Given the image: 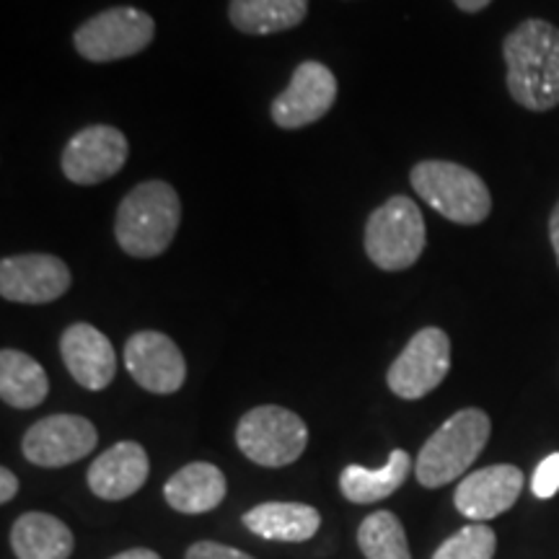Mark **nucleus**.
Instances as JSON below:
<instances>
[{"instance_id":"obj_16","label":"nucleus","mask_w":559,"mask_h":559,"mask_svg":"<svg viewBox=\"0 0 559 559\" xmlns=\"http://www.w3.org/2000/svg\"><path fill=\"white\" fill-rule=\"evenodd\" d=\"M151 474L148 453L135 440L115 443L88 466V487L102 500H124L145 485Z\"/></svg>"},{"instance_id":"obj_4","label":"nucleus","mask_w":559,"mask_h":559,"mask_svg":"<svg viewBox=\"0 0 559 559\" xmlns=\"http://www.w3.org/2000/svg\"><path fill=\"white\" fill-rule=\"evenodd\" d=\"M409 181L425 205L459 226H479L492 213V194L485 179L453 160H419Z\"/></svg>"},{"instance_id":"obj_13","label":"nucleus","mask_w":559,"mask_h":559,"mask_svg":"<svg viewBox=\"0 0 559 559\" xmlns=\"http://www.w3.org/2000/svg\"><path fill=\"white\" fill-rule=\"evenodd\" d=\"M124 366L138 386L151 394H174L187 381V362L177 342L156 330L132 334L124 345Z\"/></svg>"},{"instance_id":"obj_21","label":"nucleus","mask_w":559,"mask_h":559,"mask_svg":"<svg viewBox=\"0 0 559 559\" xmlns=\"http://www.w3.org/2000/svg\"><path fill=\"white\" fill-rule=\"evenodd\" d=\"M412 459L404 449L391 451V456L381 469H366V466L349 464L340 474V489L349 502L368 506V502H379L400 489L409 477Z\"/></svg>"},{"instance_id":"obj_9","label":"nucleus","mask_w":559,"mask_h":559,"mask_svg":"<svg viewBox=\"0 0 559 559\" xmlns=\"http://www.w3.org/2000/svg\"><path fill=\"white\" fill-rule=\"evenodd\" d=\"M337 75L324 62L306 60L293 70V79L283 94L272 99V122L283 130H300L330 115L337 102Z\"/></svg>"},{"instance_id":"obj_20","label":"nucleus","mask_w":559,"mask_h":559,"mask_svg":"<svg viewBox=\"0 0 559 559\" xmlns=\"http://www.w3.org/2000/svg\"><path fill=\"white\" fill-rule=\"evenodd\" d=\"M309 13V0H230L228 19L234 29L251 37H267L296 29Z\"/></svg>"},{"instance_id":"obj_15","label":"nucleus","mask_w":559,"mask_h":559,"mask_svg":"<svg viewBox=\"0 0 559 559\" xmlns=\"http://www.w3.org/2000/svg\"><path fill=\"white\" fill-rule=\"evenodd\" d=\"M60 355L75 383L88 391H104L115 381L117 355L109 337L94 324H70L60 337Z\"/></svg>"},{"instance_id":"obj_7","label":"nucleus","mask_w":559,"mask_h":559,"mask_svg":"<svg viewBox=\"0 0 559 559\" xmlns=\"http://www.w3.org/2000/svg\"><path fill=\"white\" fill-rule=\"evenodd\" d=\"M156 37V21L151 13L132 9V5H115L75 29L73 47L88 62H115L143 52Z\"/></svg>"},{"instance_id":"obj_23","label":"nucleus","mask_w":559,"mask_h":559,"mask_svg":"<svg viewBox=\"0 0 559 559\" xmlns=\"http://www.w3.org/2000/svg\"><path fill=\"white\" fill-rule=\"evenodd\" d=\"M358 544L368 559H412L404 526L389 510L370 513L360 523Z\"/></svg>"},{"instance_id":"obj_12","label":"nucleus","mask_w":559,"mask_h":559,"mask_svg":"<svg viewBox=\"0 0 559 559\" xmlns=\"http://www.w3.org/2000/svg\"><path fill=\"white\" fill-rule=\"evenodd\" d=\"M73 285L68 264L55 254H16L0 262V296L11 304L41 306L66 296Z\"/></svg>"},{"instance_id":"obj_28","label":"nucleus","mask_w":559,"mask_h":559,"mask_svg":"<svg viewBox=\"0 0 559 559\" xmlns=\"http://www.w3.org/2000/svg\"><path fill=\"white\" fill-rule=\"evenodd\" d=\"M549 239H551V247H555V254H557V262H559V202L555 205V210H551Z\"/></svg>"},{"instance_id":"obj_30","label":"nucleus","mask_w":559,"mask_h":559,"mask_svg":"<svg viewBox=\"0 0 559 559\" xmlns=\"http://www.w3.org/2000/svg\"><path fill=\"white\" fill-rule=\"evenodd\" d=\"M453 3H456L464 13H479L485 11L492 0H453Z\"/></svg>"},{"instance_id":"obj_6","label":"nucleus","mask_w":559,"mask_h":559,"mask_svg":"<svg viewBox=\"0 0 559 559\" xmlns=\"http://www.w3.org/2000/svg\"><path fill=\"white\" fill-rule=\"evenodd\" d=\"M236 445L254 464L280 469L304 456L309 445V428L296 412L277 404H262L239 419Z\"/></svg>"},{"instance_id":"obj_14","label":"nucleus","mask_w":559,"mask_h":559,"mask_svg":"<svg viewBox=\"0 0 559 559\" xmlns=\"http://www.w3.org/2000/svg\"><path fill=\"white\" fill-rule=\"evenodd\" d=\"M523 472L513 464H495L466 474L453 492V506L474 523L498 519L515 506L523 489Z\"/></svg>"},{"instance_id":"obj_26","label":"nucleus","mask_w":559,"mask_h":559,"mask_svg":"<svg viewBox=\"0 0 559 559\" xmlns=\"http://www.w3.org/2000/svg\"><path fill=\"white\" fill-rule=\"evenodd\" d=\"M185 559H254V557H249L247 551L226 547V544H218V542H198L187 549Z\"/></svg>"},{"instance_id":"obj_24","label":"nucleus","mask_w":559,"mask_h":559,"mask_svg":"<svg viewBox=\"0 0 559 559\" xmlns=\"http://www.w3.org/2000/svg\"><path fill=\"white\" fill-rule=\"evenodd\" d=\"M498 536L487 523H469L440 544L432 559H492Z\"/></svg>"},{"instance_id":"obj_29","label":"nucleus","mask_w":559,"mask_h":559,"mask_svg":"<svg viewBox=\"0 0 559 559\" xmlns=\"http://www.w3.org/2000/svg\"><path fill=\"white\" fill-rule=\"evenodd\" d=\"M111 559H160L156 551L153 549H128V551H120V555H115Z\"/></svg>"},{"instance_id":"obj_5","label":"nucleus","mask_w":559,"mask_h":559,"mask_svg":"<svg viewBox=\"0 0 559 559\" xmlns=\"http://www.w3.org/2000/svg\"><path fill=\"white\" fill-rule=\"evenodd\" d=\"M368 260L383 272H402L417 264L428 243L423 210L415 200L394 194L368 215L362 234Z\"/></svg>"},{"instance_id":"obj_18","label":"nucleus","mask_w":559,"mask_h":559,"mask_svg":"<svg viewBox=\"0 0 559 559\" xmlns=\"http://www.w3.org/2000/svg\"><path fill=\"white\" fill-rule=\"evenodd\" d=\"M243 526L260 539L309 542L321 526V513L306 502H262L243 513Z\"/></svg>"},{"instance_id":"obj_25","label":"nucleus","mask_w":559,"mask_h":559,"mask_svg":"<svg viewBox=\"0 0 559 559\" xmlns=\"http://www.w3.org/2000/svg\"><path fill=\"white\" fill-rule=\"evenodd\" d=\"M531 489L536 498L549 500L559 492V453H549L547 459L536 466L534 479H531Z\"/></svg>"},{"instance_id":"obj_2","label":"nucleus","mask_w":559,"mask_h":559,"mask_svg":"<svg viewBox=\"0 0 559 559\" xmlns=\"http://www.w3.org/2000/svg\"><path fill=\"white\" fill-rule=\"evenodd\" d=\"M181 223V200L169 181L151 179L124 194L117 207L115 239L124 254L153 260L171 247Z\"/></svg>"},{"instance_id":"obj_19","label":"nucleus","mask_w":559,"mask_h":559,"mask_svg":"<svg viewBox=\"0 0 559 559\" xmlns=\"http://www.w3.org/2000/svg\"><path fill=\"white\" fill-rule=\"evenodd\" d=\"M11 547L19 559H68L75 539L60 519L50 513H24L11 528Z\"/></svg>"},{"instance_id":"obj_1","label":"nucleus","mask_w":559,"mask_h":559,"mask_svg":"<svg viewBox=\"0 0 559 559\" xmlns=\"http://www.w3.org/2000/svg\"><path fill=\"white\" fill-rule=\"evenodd\" d=\"M508 91L531 111L559 107V29L544 19H528L502 41Z\"/></svg>"},{"instance_id":"obj_17","label":"nucleus","mask_w":559,"mask_h":559,"mask_svg":"<svg viewBox=\"0 0 559 559\" xmlns=\"http://www.w3.org/2000/svg\"><path fill=\"white\" fill-rule=\"evenodd\" d=\"M226 477L218 466L194 461L171 474V479L164 485V498L177 513L200 515L218 508L226 498Z\"/></svg>"},{"instance_id":"obj_10","label":"nucleus","mask_w":559,"mask_h":559,"mask_svg":"<svg viewBox=\"0 0 559 559\" xmlns=\"http://www.w3.org/2000/svg\"><path fill=\"white\" fill-rule=\"evenodd\" d=\"M130 143L122 130L111 124H91L68 140L60 156L66 179L81 187L102 185L122 171L128 164Z\"/></svg>"},{"instance_id":"obj_22","label":"nucleus","mask_w":559,"mask_h":559,"mask_svg":"<svg viewBox=\"0 0 559 559\" xmlns=\"http://www.w3.org/2000/svg\"><path fill=\"white\" fill-rule=\"evenodd\" d=\"M50 394L45 368L32 355L5 347L0 353V400L13 409H34Z\"/></svg>"},{"instance_id":"obj_11","label":"nucleus","mask_w":559,"mask_h":559,"mask_svg":"<svg viewBox=\"0 0 559 559\" xmlns=\"http://www.w3.org/2000/svg\"><path fill=\"white\" fill-rule=\"evenodd\" d=\"M96 443H99V432L91 419L81 415H50L26 430L21 449L29 464L60 469V466L86 459Z\"/></svg>"},{"instance_id":"obj_27","label":"nucleus","mask_w":559,"mask_h":559,"mask_svg":"<svg viewBox=\"0 0 559 559\" xmlns=\"http://www.w3.org/2000/svg\"><path fill=\"white\" fill-rule=\"evenodd\" d=\"M19 492V479L11 469H0V502H11Z\"/></svg>"},{"instance_id":"obj_8","label":"nucleus","mask_w":559,"mask_h":559,"mask_svg":"<svg viewBox=\"0 0 559 559\" xmlns=\"http://www.w3.org/2000/svg\"><path fill=\"white\" fill-rule=\"evenodd\" d=\"M451 370V340L438 326H425L391 362L386 383L402 400H423L445 381Z\"/></svg>"},{"instance_id":"obj_3","label":"nucleus","mask_w":559,"mask_h":559,"mask_svg":"<svg viewBox=\"0 0 559 559\" xmlns=\"http://www.w3.org/2000/svg\"><path fill=\"white\" fill-rule=\"evenodd\" d=\"M489 432H492V423L487 412L477 407L459 409L419 449L415 464L419 485L436 489L459 479L485 451Z\"/></svg>"}]
</instances>
